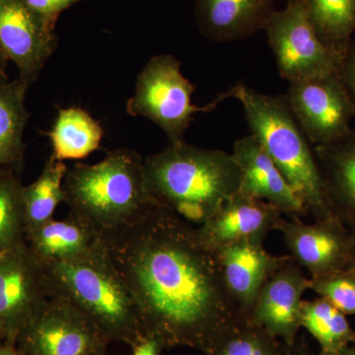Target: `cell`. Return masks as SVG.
<instances>
[{
	"mask_svg": "<svg viewBox=\"0 0 355 355\" xmlns=\"http://www.w3.org/2000/svg\"><path fill=\"white\" fill-rule=\"evenodd\" d=\"M67 171L64 161L51 155L38 179L23 188L26 236L53 220L58 205L64 202V182Z\"/></svg>",
	"mask_w": 355,
	"mask_h": 355,
	"instance_id": "22",
	"label": "cell"
},
{
	"mask_svg": "<svg viewBox=\"0 0 355 355\" xmlns=\"http://www.w3.org/2000/svg\"><path fill=\"white\" fill-rule=\"evenodd\" d=\"M53 157L64 161L83 159L100 147L101 125L81 108L60 109L53 130L48 133Z\"/></svg>",
	"mask_w": 355,
	"mask_h": 355,
	"instance_id": "21",
	"label": "cell"
},
{
	"mask_svg": "<svg viewBox=\"0 0 355 355\" xmlns=\"http://www.w3.org/2000/svg\"><path fill=\"white\" fill-rule=\"evenodd\" d=\"M44 268L50 295L60 296L80 311L107 343L132 347L146 336L135 301L104 248L91 260L44 263Z\"/></svg>",
	"mask_w": 355,
	"mask_h": 355,
	"instance_id": "5",
	"label": "cell"
},
{
	"mask_svg": "<svg viewBox=\"0 0 355 355\" xmlns=\"http://www.w3.org/2000/svg\"><path fill=\"white\" fill-rule=\"evenodd\" d=\"M229 295L243 319H249L259 294L268 279L291 254L268 253L263 243L243 241L214 252Z\"/></svg>",
	"mask_w": 355,
	"mask_h": 355,
	"instance_id": "14",
	"label": "cell"
},
{
	"mask_svg": "<svg viewBox=\"0 0 355 355\" xmlns=\"http://www.w3.org/2000/svg\"><path fill=\"white\" fill-rule=\"evenodd\" d=\"M233 157L241 172L239 193L275 205L289 216H307L304 205L256 135L236 140Z\"/></svg>",
	"mask_w": 355,
	"mask_h": 355,
	"instance_id": "16",
	"label": "cell"
},
{
	"mask_svg": "<svg viewBox=\"0 0 355 355\" xmlns=\"http://www.w3.org/2000/svg\"><path fill=\"white\" fill-rule=\"evenodd\" d=\"M282 355H313V354L304 340H300L297 338L295 343L291 345H286L284 343Z\"/></svg>",
	"mask_w": 355,
	"mask_h": 355,
	"instance_id": "31",
	"label": "cell"
},
{
	"mask_svg": "<svg viewBox=\"0 0 355 355\" xmlns=\"http://www.w3.org/2000/svg\"><path fill=\"white\" fill-rule=\"evenodd\" d=\"M27 89L19 79L0 85V169L16 172L22 167L23 133L30 116L25 107Z\"/></svg>",
	"mask_w": 355,
	"mask_h": 355,
	"instance_id": "20",
	"label": "cell"
},
{
	"mask_svg": "<svg viewBox=\"0 0 355 355\" xmlns=\"http://www.w3.org/2000/svg\"><path fill=\"white\" fill-rule=\"evenodd\" d=\"M300 324L319 343V355H335L355 345V331L345 315L323 298L303 301Z\"/></svg>",
	"mask_w": 355,
	"mask_h": 355,
	"instance_id": "24",
	"label": "cell"
},
{
	"mask_svg": "<svg viewBox=\"0 0 355 355\" xmlns=\"http://www.w3.org/2000/svg\"><path fill=\"white\" fill-rule=\"evenodd\" d=\"M114 272L137 306L144 335L165 349L207 354L243 319L229 295L214 251L197 226L151 205L128 225L101 235Z\"/></svg>",
	"mask_w": 355,
	"mask_h": 355,
	"instance_id": "1",
	"label": "cell"
},
{
	"mask_svg": "<svg viewBox=\"0 0 355 355\" xmlns=\"http://www.w3.org/2000/svg\"><path fill=\"white\" fill-rule=\"evenodd\" d=\"M340 76H342L343 83L352 98L355 111V36L349 44L345 60H343Z\"/></svg>",
	"mask_w": 355,
	"mask_h": 355,
	"instance_id": "29",
	"label": "cell"
},
{
	"mask_svg": "<svg viewBox=\"0 0 355 355\" xmlns=\"http://www.w3.org/2000/svg\"><path fill=\"white\" fill-rule=\"evenodd\" d=\"M24 1L35 12L39 13L46 19L55 21V18L62 11L81 0H24Z\"/></svg>",
	"mask_w": 355,
	"mask_h": 355,
	"instance_id": "28",
	"label": "cell"
},
{
	"mask_svg": "<svg viewBox=\"0 0 355 355\" xmlns=\"http://www.w3.org/2000/svg\"><path fill=\"white\" fill-rule=\"evenodd\" d=\"M335 355H355V345H350L345 347Z\"/></svg>",
	"mask_w": 355,
	"mask_h": 355,
	"instance_id": "34",
	"label": "cell"
},
{
	"mask_svg": "<svg viewBox=\"0 0 355 355\" xmlns=\"http://www.w3.org/2000/svg\"><path fill=\"white\" fill-rule=\"evenodd\" d=\"M313 150L331 214L347 228L355 226V128Z\"/></svg>",
	"mask_w": 355,
	"mask_h": 355,
	"instance_id": "18",
	"label": "cell"
},
{
	"mask_svg": "<svg viewBox=\"0 0 355 355\" xmlns=\"http://www.w3.org/2000/svg\"><path fill=\"white\" fill-rule=\"evenodd\" d=\"M27 355H92L108 345L69 301L51 295L19 338Z\"/></svg>",
	"mask_w": 355,
	"mask_h": 355,
	"instance_id": "10",
	"label": "cell"
},
{
	"mask_svg": "<svg viewBox=\"0 0 355 355\" xmlns=\"http://www.w3.org/2000/svg\"><path fill=\"white\" fill-rule=\"evenodd\" d=\"M311 291L345 316H355V263L340 272L311 279Z\"/></svg>",
	"mask_w": 355,
	"mask_h": 355,
	"instance_id": "27",
	"label": "cell"
},
{
	"mask_svg": "<svg viewBox=\"0 0 355 355\" xmlns=\"http://www.w3.org/2000/svg\"><path fill=\"white\" fill-rule=\"evenodd\" d=\"M7 64H8V58L0 48V85L8 83V76L6 73Z\"/></svg>",
	"mask_w": 355,
	"mask_h": 355,
	"instance_id": "32",
	"label": "cell"
},
{
	"mask_svg": "<svg viewBox=\"0 0 355 355\" xmlns=\"http://www.w3.org/2000/svg\"><path fill=\"white\" fill-rule=\"evenodd\" d=\"M23 186L10 169H0V253L26 243Z\"/></svg>",
	"mask_w": 355,
	"mask_h": 355,
	"instance_id": "25",
	"label": "cell"
},
{
	"mask_svg": "<svg viewBox=\"0 0 355 355\" xmlns=\"http://www.w3.org/2000/svg\"><path fill=\"white\" fill-rule=\"evenodd\" d=\"M53 22L35 12L24 0H0V48L17 65L18 79L28 88L55 51Z\"/></svg>",
	"mask_w": 355,
	"mask_h": 355,
	"instance_id": "12",
	"label": "cell"
},
{
	"mask_svg": "<svg viewBox=\"0 0 355 355\" xmlns=\"http://www.w3.org/2000/svg\"><path fill=\"white\" fill-rule=\"evenodd\" d=\"M291 258L309 272L310 279L340 272L355 263L349 229L336 218L305 223L301 217L279 219L277 229Z\"/></svg>",
	"mask_w": 355,
	"mask_h": 355,
	"instance_id": "11",
	"label": "cell"
},
{
	"mask_svg": "<svg viewBox=\"0 0 355 355\" xmlns=\"http://www.w3.org/2000/svg\"><path fill=\"white\" fill-rule=\"evenodd\" d=\"M284 216L270 203L238 193L198 226V232L205 246L214 252L238 242L263 243Z\"/></svg>",
	"mask_w": 355,
	"mask_h": 355,
	"instance_id": "15",
	"label": "cell"
},
{
	"mask_svg": "<svg viewBox=\"0 0 355 355\" xmlns=\"http://www.w3.org/2000/svg\"><path fill=\"white\" fill-rule=\"evenodd\" d=\"M106 347L107 345H104V347H102L101 349H98L97 352H96L95 354H93L92 355H107Z\"/></svg>",
	"mask_w": 355,
	"mask_h": 355,
	"instance_id": "36",
	"label": "cell"
},
{
	"mask_svg": "<svg viewBox=\"0 0 355 355\" xmlns=\"http://www.w3.org/2000/svg\"><path fill=\"white\" fill-rule=\"evenodd\" d=\"M284 343L268 331L241 320L205 355H282Z\"/></svg>",
	"mask_w": 355,
	"mask_h": 355,
	"instance_id": "26",
	"label": "cell"
},
{
	"mask_svg": "<svg viewBox=\"0 0 355 355\" xmlns=\"http://www.w3.org/2000/svg\"><path fill=\"white\" fill-rule=\"evenodd\" d=\"M0 355H27L21 349H16L13 343L7 342L6 345L0 343Z\"/></svg>",
	"mask_w": 355,
	"mask_h": 355,
	"instance_id": "33",
	"label": "cell"
},
{
	"mask_svg": "<svg viewBox=\"0 0 355 355\" xmlns=\"http://www.w3.org/2000/svg\"><path fill=\"white\" fill-rule=\"evenodd\" d=\"M44 263L27 242L0 253V327L13 343L49 297Z\"/></svg>",
	"mask_w": 355,
	"mask_h": 355,
	"instance_id": "9",
	"label": "cell"
},
{
	"mask_svg": "<svg viewBox=\"0 0 355 355\" xmlns=\"http://www.w3.org/2000/svg\"><path fill=\"white\" fill-rule=\"evenodd\" d=\"M6 338V336H4L3 330H2L1 327H0V343H1V340Z\"/></svg>",
	"mask_w": 355,
	"mask_h": 355,
	"instance_id": "37",
	"label": "cell"
},
{
	"mask_svg": "<svg viewBox=\"0 0 355 355\" xmlns=\"http://www.w3.org/2000/svg\"><path fill=\"white\" fill-rule=\"evenodd\" d=\"M287 1H288V0H287Z\"/></svg>",
	"mask_w": 355,
	"mask_h": 355,
	"instance_id": "38",
	"label": "cell"
},
{
	"mask_svg": "<svg viewBox=\"0 0 355 355\" xmlns=\"http://www.w3.org/2000/svg\"><path fill=\"white\" fill-rule=\"evenodd\" d=\"M196 87L181 71V62L171 55H155L140 71L135 94L127 103V113L142 116L160 128L169 144L184 141V132L193 116L212 111L219 103L230 98L222 93L205 107L193 105Z\"/></svg>",
	"mask_w": 355,
	"mask_h": 355,
	"instance_id": "6",
	"label": "cell"
},
{
	"mask_svg": "<svg viewBox=\"0 0 355 355\" xmlns=\"http://www.w3.org/2000/svg\"><path fill=\"white\" fill-rule=\"evenodd\" d=\"M284 96L311 144H331L354 128V107L340 72L291 81Z\"/></svg>",
	"mask_w": 355,
	"mask_h": 355,
	"instance_id": "8",
	"label": "cell"
},
{
	"mask_svg": "<svg viewBox=\"0 0 355 355\" xmlns=\"http://www.w3.org/2000/svg\"><path fill=\"white\" fill-rule=\"evenodd\" d=\"M144 176L155 205L197 227L241 188V172L232 154L186 141L169 144L144 159Z\"/></svg>",
	"mask_w": 355,
	"mask_h": 355,
	"instance_id": "2",
	"label": "cell"
},
{
	"mask_svg": "<svg viewBox=\"0 0 355 355\" xmlns=\"http://www.w3.org/2000/svg\"><path fill=\"white\" fill-rule=\"evenodd\" d=\"M349 229L350 231V234H352V243H354V254L355 258V226H352V227H350Z\"/></svg>",
	"mask_w": 355,
	"mask_h": 355,
	"instance_id": "35",
	"label": "cell"
},
{
	"mask_svg": "<svg viewBox=\"0 0 355 355\" xmlns=\"http://www.w3.org/2000/svg\"><path fill=\"white\" fill-rule=\"evenodd\" d=\"M265 31L280 76L291 81L340 73L343 58L318 36L302 0H288L275 10Z\"/></svg>",
	"mask_w": 355,
	"mask_h": 355,
	"instance_id": "7",
	"label": "cell"
},
{
	"mask_svg": "<svg viewBox=\"0 0 355 355\" xmlns=\"http://www.w3.org/2000/svg\"><path fill=\"white\" fill-rule=\"evenodd\" d=\"M164 349V345L157 338L146 336L133 345L132 355H161Z\"/></svg>",
	"mask_w": 355,
	"mask_h": 355,
	"instance_id": "30",
	"label": "cell"
},
{
	"mask_svg": "<svg viewBox=\"0 0 355 355\" xmlns=\"http://www.w3.org/2000/svg\"><path fill=\"white\" fill-rule=\"evenodd\" d=\"M26 242L44 263L89 261L103 250L101 235L71 214L28 233Z\"/></svg>",
	"mask_w": 355,
	"mask_h": 355,
	"instance_id": "19",
	"label": "cell"
},
{
	"mask_svg": "<svg viewBox=\"0 0 355 355\" xmlns=\"http://www.w3.org/2000/svg\"><path fill=\"white\" fill-rule=\"evenodd\" d=\"M200 31L216 43L240 41L265 30L273 0H196Z\"/></svg>",
	"mask_w": 355,
	"mask_h": 355,
	"instance_id": "17",
	"label": "cell"
},
{
	"mask_svg": "<svg viewBox=\"0 0 355 355\" xmlns=\"http://www.w3.org/2000/svg\"><path fill=\"white\" fill-rule=\"evenodd\" d=\"M229 94L241 103L252 135L270 154L308 216L314 220L334 217L314 150L291 113L286 96L263 94L244 83L235 85Z\"/></svg>",
	"mask_w": 355,
	"mask_h": 355,
	"instance_id": "4",
	"label": "cell"
},
{
	"mask_svg": "<svg viewBox=\"0 0 355 355\" xmlns=\"http://www.w3.org/2000/svg\"><path fill=\"white\" fill-rule=\"evenodd\" d=\"M308 291H311V279L291 259L266 282L248 321L284 345H292L298 338L303 296Z\"/></svg>",
	"mask_w": 355,
	"mask_h": 355,
	"instance_id": "13",
	"label": "cell"
},
{
	"mask_svg": "<svg viewBox=\"0 0 355 355\" xmlns=\"http://www.w3.org/2000/svg\"><path fill=\"white\" fill-rule=\"evenodd\" d=\"M69 214L100 235L128 225L155 205L147 193L144 159L130 149H114L94 165L76 164L64 182Z\"/></svg>",
	"mask_w": 355,
	"mask_h": 355,
	"instance_id": "3",
	"label": "cell"
},
{
	"mask_svg": "<svg viewBox=\"0 0 355 355\" xmlns=\"http://www.w3.org/2000/svg\"><path fill=\"white\" fill-rule=\"evenodd\" d=\"M318 36L345 60L355 33V0H302Z\"/></svg>",
	"mask_w": 355,
	"mask_h": 355,
	"instance_id": "23",
	"label": "cell"
}]
</instances>
